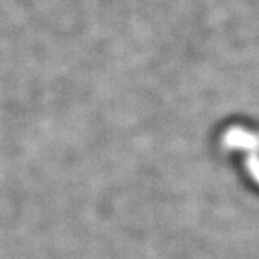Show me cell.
<instances>
[{"label": "cell", "instance_id": "6da1fadb", "mask_svg": "<svg viewBox=\"0 0 259 259\" xmlns=\"http://www.w3.org/2000/svg\"><path fill=\"white\" fill-rule=\"evenodd\" d=\"M228 144L229 146H239V147H255L256 141L250 134H246L245 131H232L228 134Z\"/></svg>", "mask_w": 259, "mask_h": 259}]
</instances>
